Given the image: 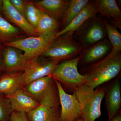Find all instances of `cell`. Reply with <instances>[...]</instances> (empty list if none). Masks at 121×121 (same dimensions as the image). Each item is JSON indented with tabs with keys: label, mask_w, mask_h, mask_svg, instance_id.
<instances>
[{
	"label": "cell",
	"mask_w": 121,
	"mask_h": 121,
	"mask_svg": "<svg viewBox=\"0 0 121 121\" xmlns=\"http://www.w3.org/2000/svg\"><path fill=\"white\" fill-rule=\"evenodd\" d=\"M121 53L110 52L102 60L82 69L80 73L86 78V85L95 89L111 80L120 73Z\"/></svg>",
	"instance_id": "obj_1"
},
{
	"label": "cell",
	"mask_w": 121,
	"mask_h": 121,
	"mask_svg": "<svg viewBox=\"0 0 121 121\" xmlns=\"http://www.w3.org/2000/svg\"><path fill=\"white\" fill-rule=\"evenodd\" d=\"M104 87L92 89L86 84L74 91L80 103L82 118L87 121H95L101 115V105L105 95Z\"/></svg>",
	"instance_id": "obj_2"
},
{
	"label": "cell",
	"mask_w": 121,
	"mask_h": 121,
	"mask_svg": "<svg viewBox=\"0 0 121 121\" xmlns=\"http://www.w3.org/2000/svg\"><path fill=\"white\" fill-rule=\"evenodd\" d=\"M22 89L40 105L58 107V91L55 80L50 76L40 78Z\"/></svg>",
	"instance_id": "obj_3"
},
{
	"label": "cell",
	"mask_w": 121,
	"mask_h": 121,
	"mask_svg": "<svg viewBox=\"0 0 121 121\" xmlns=\"http://www.w3.org/2000/svg\"><path fill=\"white\" fill-rule=\"evenodd\" d=\"M56 33L41 35L18 39L4 44L18 48L29 60L42 56L57 37Z\"/></svg>",
	"instance_id": "obj_4"
},
{
	"label": "cell",
	"mask_w": 121,
	"mask_h": 121,
	"mask_svg": "<svg viewBox=\"0 0 121 121\" xmlns=\"http://www.w3.org/2000/svg\"><path fill=\"white\" fill-rule=\"evenodd\" d=\"M73 33L68 32L57 37L42 56L60 62L80 55L83 48L74 39Z\"/></svg>",
	"instance_id": "obj_5"
},
{
	"label": "cell",
	"mask_w": 121,
	"mask_h": 121,
	"mask_svg": "<svg viewBox=\"0 0 121 121\" xmlns=\"http://www.w3.org/2000/svg\"><path fill=\"white\" fill-rule=\"evenodd\" d=\"M80 58V55L73 59L60 62L50 76L74 91L79 87L86 84V78L78 70Z\"/></svg>",
	"instance_id": "obj_6"
},
{
	"label": "cell",
	"mask_w": 121,
	"mask_h": 121,
	"mask_svg": "<svg viewBox=\"0 0 121 121\" xmlns=\"http://www.w3.org/2000/svg\"><path fill=\"white\" fill-rule=\"evenodd\" d=\"M73 36L83 49L106 39L107 35L103 20L96 15L75 31Z\"/></svg>",
	"instance_id": "obj_7"
},
{
	"label": "cell",
	"mask_w": 121,
	"mask_h": 121,
	"mask_svg": "<svg viewBox=\"0 0 121 121\" xmlns=\"http://www.w3.org/2000/svg\"><path fill=\"white\" fill-rule=\"evenodd\" d=\"M60 62L48 58L40 57L29 60L23 72L21 87L46 76H50Z\"/></svg>",
	"instance_id": "obj_8"
},
{
	"label": "cell",
	"mask_w": 121,
	"mask_h": 121,
	"mask_svg": "<svg viewBox=\"0 0 121 121\" xmlns=\"http://www.w3.org/2000/svg\"><path fill=\"white\" fill-rule=\"evenodd\" d=\"M55 80L61 107L60 121H74L82 117L81 106L74 93L73 94H67L60 83Z\"/></svg>",
	"instance_id": "obj_9"
},
{
	"label": "cell",
	"mask_w": 121,
	"mask_h": 121,
	"mask_svg": "<svg viewBox=\"0 0 121 121\" xmlns=\"http://www.w3.org/2000/svg\"><path fill=\"white\" fill-rule=\"evenodd\" d=\"M29 61L21 50L13 47L4 46L1 66V74L23 72Z\"/></svg>",
	"instance_id": "obj_10"
},
{
	"label": "cell",
	"mask_w": 121,
	"mask_h": 121,
	"mask_svg": "<svg viewBox=\"0 0 121 121\" xmlns=\"http://www.w3.org/2000/svg\"><path fill=\"white\" fill-rule=\"evenodd\" d=\"M112 49V45L107 38L83 49L80 54L79 64L88 65L104 58Z\"/></svg>",
	"instance_id": "obj_11"
},
{
	"label": "cell",
	"mask_w": 121,
	"mask_h": 121,
	"mask_svg": "<svg viewBox=\"0 0 121 121\" xmlns=\"http://www.w3.org/2000/svg\"><path fill=\"white\" fill-rule=\"evenodd\" d=\"M2 13L7 19L18 26L29 37L40 35L36 29L29 23L23 15L14 8L9 0H3Z\"/></svg>",
	"instance_id": "obj_12"
},
{
	"label": "cell",
	"mask_w": 121,
	"mask_h": 121,
	"mask_svg": "<svg viewBox=\"0 0 121 121\" xmlns=\"http://www.w3.org/2000/svg\"><path fill=\"white\" fill-rule=\"evenodd\" d=\"M103 17L108 18L115 27L121 28V11L115 0H96L91 2Z\"/></svg>",
	"instance_id": "obj_13"
},
{
	"label": "cell",
	"mask_w": 121,
	"mask_h": 121,
	"mask_svg": "<svg viewBox=\"0 0 121 121\" xmlns=\"http://www.w3.org/2000/svg\"><path fill=\"white\" fill-rule=\"evenodd\" d=\"M5 96L10 101L13 111L27 114L40 105L22 88Z\"/></svg>",
	"instance_id": "obj_14"
},
{
	"label": "cell",
	"mask_w": 121,
	"mask_h": 121,
	"mask_svg": "<svg viewBox=\"0 0 121 121\" xmlns=\"http://www.w3.org/2000/svg\"><path fill=\"white\" fill-rule=\"evenodd\" d=\"M98 13L95 6L90 1L67 26L56 33V37L67 33H74L88 20L95 16Z\"/></svg>",
	"instance_id": "obj_15"
},
{
	"label": "cell",
	"mask_w": 121,
	"mask_h": 121,
	"mask_svg": "<svg viewBox=\"0 0 121 121\" xmlns=\"http://www.w3.org/2000/svg\"><path fill=\"white\" fill-rule=\"evenodd\" d=\"M121 83L120 80L116 79L105 92L106 102L109 121L118 113L121 105Z\"/></svg>",
	"instance_id": "obj_16"
},
{
	"label": "cell",
	"mask_w": 121,
	"mask_h": 121,
	"mask_svg": "<svg viewBox=\"0 0 121 121\" xmlns=\"http://www.w3.org/2000/svg\"><path fill=\"white\" fill-rule=\"evenodd\" d=\"M69 2L67 0H42L34 3L42 12L59 21L63 17Z\"/></svg>",
	"instance_id": "obj_17"
},
{
	"label": "cell",
	"mask_w": 121,
	"mask_h": 121,
	"mask_svg": "<svg viewBox=\"0 0 121 121\" xmlns=\"http://www.w3.org/2000/svg\"><path fill=\"white\" fill-rule=\"evenodd\" d=\"M23 72L2 73L0 75V94L5 95L22 88Z\"/></svg>",
	"instance_id": "obj_18"
},
{
	"label": "cell",
	"mask_w": 121,
	"mask_h": 121,
	"mask_svg": "<svg viewBox=\"0 0 121 121\" xmlns=\"http://www.w3.org/2000/svg\"><path fill=\"white\" fill-rule=\"evenodd\" d=\"M26 114L29 121H60L58 107L40 105Z\"/></svg>",
	"instance_id": "obj_19"
},
{
	"label": "cell",
	"mask_w": 121,
	"mask_h": 121,
	"mask_svg": "<svg viewBox=\"0 0 121 121\" xmlns=\"http://www.w3.org/2000/svg\"><path fill=\"white\" fill-rule=\"evenodd\" d=\"M25 34L21 29L13 26L0 16V44L5 43L25 38Z\"/></svg>",
	"instance_id": "obj_20"
},
{
	"label": "cell",
	"mask_w": 121,
	"mask_h": 121,
	"mask_svg": "<svg viewBox=\"0 0 121 121\" xmlns=\"http://www.w3.org/2000/svg\"><path fill=\"white\" fill-rule=\"evenodd\" d=\"M90 1L88 0H69V5L61 20L62 29L67 26Z\"/></svg>",
	"instance_id": "obj_21"
},
{
	"label": "cell",
	"mask_w": 121,
	"mask_h": 121,
	"mask_svg": "<svg viewBox=\"0 0 121 121\" xmlns=\"http://www.w3.org/2000/svg\"><path fill=\"white\" fill-rule=\"evenodd\" d=\"M59 26L58 21L42 12L36 29L40 35L56 33L59 31Z\"/></svg>",
	"instance_id": "obj_22"
},
{
	"label": "cell",
	"mask_w": 121,
	"mask_h": 121,
	"mask_svg": "<svg viewBox=\"0 0 121 121\" xmlns=\"http://www.w3.org/2000/svg\"><path fill=\"white\" fill-rule=\"evenodd\" d=\"M107 37L112 45L111 52L117 53L121 51V35L117 27L113 26L105 19H103Z\"/></svg>",
	"instance_id": "obj_23"
},
{
	"label": "cell",
	"mask_w": 121,
	"mask_h": 121,
	"mask_svg": "<svg viewBox=\"0 0 121 121\" xmlns=\"http://www.w3.org/2000/svg\"><path fill=\"white\" fill-rule=\"evenodd\" d=\"M42 12L35 3L28 1L24 10V16L29 23L36 29Z\"/></svg>",
	"instance_id": "obj_24"
},
{
	"label": "cell",
	"mask_w": 121,
	"mask_h": 121,
	"mask_svg": "<svg viewBox=\"0 0 121 121\" xmlns=\"http://www.w3.org/2000/svg\"><path fill=\"white\" fill-rule=\"evenodd\" d=\"M13 111L9 100L5 95L0 94V121H10Z\"/></svg>",
	"instance_id": "obj_25"
},
{
	"label": "cell",
	"mask_w": 121,
	"mask_h": 121,
	"mask_svg": "<svg viewBox=\"0 0 121 121\" xmlns=\"http://www.w3.org/2000/svg\"><path fill=\"white\" fill-rule=\"evenodd\" d=\"M10 3L14 8L24 16L25 6L28 1L23 0H9Z\"/></svg>",
	"instance_id": "obj_26"
},
{
	"label": "cell",
	"mask_w": 121,
	"mask_h": 121,
	"mask_svg": "<svg viewBox=\"0 0 121 121\" xmlns=\"http://www.w3.org/2000/svg\"><path fill=\"white\" fill-rule=\"evenodd\" d=\"M10 121H29L25 113L13 111L10 117Z\"/></svg>",
	"instance_id": "obj_27"
},
{
	"label": "cell",
	"mask_w": 121,
	"mask_h": 121,
	"mask_svg": "<svg viewBox=\"0 0 121 121\" xmlns=\"http://www.w3.org/2000/svg\"><path fill=\"white\" fill-rule=\"evenodd\" d=\"M4 48V46L0 44V75L1 74V63H2V52H3Z\"/></svg>",
	"instance_id": "obj_28"
},
{
	"label": "cell",
	"mask_w": 121,
	"mask_h": 121,
	"mask_svg": "<svg viewBox=\"0 0 121 121\" xmlns=\"http://www.w3.org/2000/svg\"><path fill=\"white\" fill-rule=\"evenodd\" d=\"M109 121H121V114L119 112L115 115L111 120Z\"/></svg>",
	"instance_id": "obj_29"
},
{
	"label": "cell",
	"mask_w": 121,
	"mask_h": 121,
	"mask_svg": "<svg viewBox=\"0 0 121 121\" xmlns=\"http://www.w3.org/2000/svg\"><path fill=\"white\" fill-rule=\"evenodd\" d=\"M3 4V0H0V16H2V7Z\"/></svg>",
	"instance_id": "obj_30"
},
{
	"label": "cell",
	"mask_w": 121,
	"mask_h": 121,
	"mask_svg": "<svg viewBox=\"0 0 121 121\" xmlns=\"http://www.w3.org/2000/svg\"><path fill=\"white\" fill-rule=\"evenodd\" d=\"M83 119L82 118H79L77 120H76V121H83Z\"/></svg>",
	"instance_id": "obj_31"
},
{
	"label": "cell",
	"mask_w": 121,
	"mask_h": 121,
	"mask_svg": "<svg viewBox=\"0 0 121 121\" xmlns=\"http://www.w3.org/2000/svg\"><path fill=\"white\" fill-rule=\"evenodd\" d=\"M83 121H86V120H85V119H83Z\"/></svg>",
	"instance_id": "obj_32"
}]
</instances>
